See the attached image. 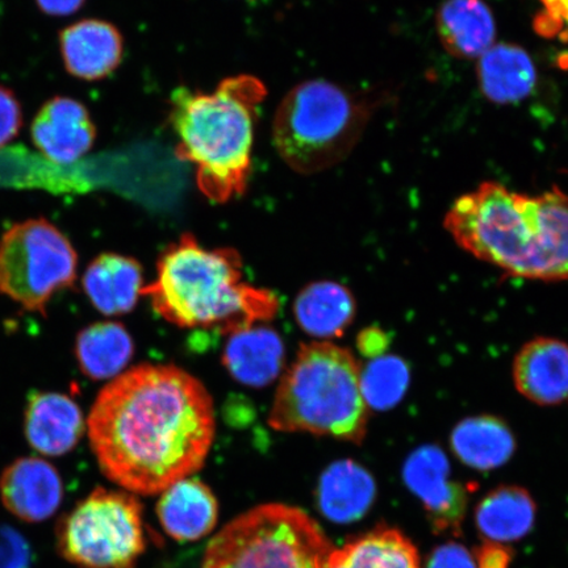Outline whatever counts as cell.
Instances as JSON below:
<instances>
[{
	"mask_svg": "<svg viewBox=\"0 0 568 568\" xmlns=\"http://www.w3.org/2000/svg\"><path fill=\"white\" fill-rule=\"evenodd\" d=\"M536 513V503L527 489L500 486L478 504L475 523L486 541L513 542L528 535L535 525Z\"/></svg>",
	"mask_w": 568,
	"mask_h": 568,
	"instance_id": "obj_25",
	"label": "cell"
},
{
	"mask_svg": "<svg viewBox=\"0 0 568 568\" xmlns=\"http://www.w3.org/2000/svg\"><path fill=\"white\" fill-rule=\"evenodd\" d=\"M253 75L226 78L213 92L178 88L170 98L176 153L195 166L199 190L215 203L244 195L252 174L255 119L266 97Z\"/></svg>",
	"mask_w": 568,
	"mask_h": 568,
	"instance_id": "obj_4",
	"label": "cell"
},
{
	"mask_svg": "<svg viewBox=\"0 0 568 568\" xmlns=\"http://www.w3.org/2000/svg\"><path fill=\"white\" fill-rule=\"evenodd\" d=\"M87 0H36L42 12L52 17H69L77 12Z\"/></svg>",
	"mask_w": 568,
	"mask_h": 568,
	"instance_id": "obj_34",
	"label": "cell"
},
{
	"mask_svg": "<svg viewBox=\"0 0 568 568\" xmlns=\"http://www.w3.org/2000/svg\"><path fill=\"white\" fill-rule=\"evenodd\" d=\"M388 336L378 328H368L361 333L357 344L359 351L371 358H378L385 354L388 346Z\"/></svg>",
	"mask_w": 568,
	"mask_h": 568,
	"instance_id": "obj_33",
	"label": "cell"
},
{
	"mask_svg": "<svg viewBox=\"0 0 568 568\" xmlns=\"http://www.w3.org/2000/svg\"><path fill=\"white\" fill-rule=\"evenodd\" d=\"M452 450L468 467L489 471L506 465L516 450V438L507 423L491 415L465 418L450 436Z\"/></svg>",
	"mask_w": 568,
	"mask_h": 568,
	"instance_id": "obj_22",
	"label": "cell"
},
{
	"mask_svg": "<svg viewBox=\"0 0 568 568\" xmlns=\"http://www.w3.org/2000/svg\"><path fill=\"white\" fill-rule=\"evenodd\" d=\"M60 49L69 74L83 81H99L122 62L124 40L109 21L84 19L61 31Z\"/></svg>",
	"mask_w": 568,
	"mask_h": 568,
	"instance_id": "obj_15",
	"label": "cell"
},
{
	"mask_svg": "<svg viewBox=\"0 0 568 568\" xmlns=\"http://www.w3.org/2000/svg\"><path fill=\"white\" fill-rule=\"evenodd\" d=\"M333 546L314 518L287 504H264L211 539L201 568H324Z\"/></svg>",
	"mask_w": 568,
	"mask_h": 568,
	"instance_id": "obj_7",
	"label": "cell"
},
{
	"mask_svg": "<svg viewBox=\"0 0 568 568\" xmlns=\"http://www.w3.org/2000/svg\"><path fill=\"white\" fill-rule=\"evenodd\" d=\"M78 254L47 219L13 224L0 237V294L21 308L45 315L54 295L74 286Z\"/></svg>",
	"mask_w": 568,
	"mask_h": 568,
	"instance_id": "obj_9",
	"label": "cell"
},
{
	"mask_svg": "<svg viewBox=\"0 0 568 568\" xmlns=\"http://www.w3.org/2000/svg\"><path fill=\"white\" fill-rule=\"evenodd\" d=\"M410 382L409 367L395 355L374 358L361 373V387L368 408L386 410L406 395Z\"/></svg>",
	"mask_w": 568,
	"mask_h": 568,
	"instance_id": "obj_27",
	"label": "cell"
},
{
	"mask_svg": "<svg viewBox=\"0 0 568 568\" xmlns=\"http://www.w3.org/2000/svg\"><path fill=\"white\" fill-rule=\"evenodd\" d=\"M57 546L83 568H132L146 549L142 504L131 493L97 488L62 517Z\"/></svg>",
	"mask_w": 568,
	"mask_h": 568,
	"instance_id": "obj_8",
	"label": "cell"
},
{
	"mask_svg": "<svg viewBox=\"0 0 568 568\" xmlns=\"http://www.w3.org/2000/svg\"><path fill=\"white\" fill-rule=\"evenodd\" d=\"M445 230L465 252L518 278L568 281V193H514L496 182L462 195Z\"/></svg>",
	"mask_w": 568,
	"mask_h": 568,
	"instance_id": "obj_2",
	"label": "cell"
},
{
	"mask_svg": "<svg viewBox=\"0 0 568 568\" xmlns=\"http://www.w3.org/2000/svg\"><path fill=\"white\" fill-rule=\"evenodd\" d=\"M403 479L422 501L433 530L459 535L471 493L465 483L453 478L442 449L426 445L412 453L403 467Z\"/></svg>",
	"mask_w": 568,
	"mask_h": 568,
	"instance_id": "obj_10",
	"label": "cell"
},
{
	"mask_svg": "<svg viewBox=\"0 0 568 568\" xmlns=\"http://www.w3.org/2000/svg\"><path fill=\"white\" fill-rule=\"evenodd\" d=\"M297 324L317 338L344 335L355 317L354 296L349 288L336 282H317L305 287L295 301Z\"/></svg>",
	"mask_w": 568,
	"mask_h": 568,
	"instance_id": "obj_24",
	"label": "cell"
},
{
	"mask_svg": "<svg viewBox=\"0 0 568 568\" xmlns=\"http://www.w3.org/2000/svg\"><path fill=\"white\" fill-rule=\"evenodd\" d=\"M153 308L181 328L233 335L270 322L280 310L272 291L245 282L233 248H204L186 233L161 255L155 280L142 287Z\"/></svg>",
	"mask_w": 568,
	"mask_h": 568,
	"instance_id": "obj_3",
	"label": "cell"
},
{
	"mask_svg": "<svg viewBox=\"0 0 568 568\" xmlns=\"http://www.w3.org/2000/svg\"><path fill=\"white\" fill-rule=\"evenodd\" d=\"M0 568H32L30 546L9 527L0 528Z\"/></svg>",
	"mask_w": 568,
	"mask_h": 568,
	"instance_id": "obj_28",
	"label": "cell"
},
{
	"mask_svg": "<svg viewBox=\"0 0 568 568\" xmlns=\"http://www.w3.org/2000/svg\"><path fill=\"white\" fill-rule=\"evenodd\" d=\"M324 568H422L416 546L400 530L379 527L332 549Z\"/></svg>",
	"mask_w": 568,
	"mask_h": 568,
	"instance_id": "obj_23",
	"label": "cell"
},
{
	"mask_svg": "<svg viewBox=\"0 0 568 568\" xmlns=\"http://www.w3.org/2000/svg\"><path fill=\"white\" fill-rule=\"evenodd\" d=\"M477 568H509L514 551L503 546V544L485 541L474 554Z\"/></svg>",
	"mask_w": 568,
	"mask_h": 568,
	"instance_id": "obj_32",
	"label": "cell"
},
{
	"mask_svg": "<svg viewBox=\"0 0 568 568\" xmlns=\"http://www.w3.org/2000/svg\"><path fill=\"white\" fill-rule=\"evenodd\" d=\"M367 119V104L338 84L303 82L283 98L276 110L274 146L294 172L316 174L351 153Z\"/></svg>",
	"mask_w": 568,
	"mask_h": 568,
	"instance_id": "obj_6",
	"label": "cell"
},
{
	"mask_svg": "<svg viewBox=\"0 0 568 568\" xmlns=\"http://www.w3.org/2000/svg\"><path fill=\"white\" fill-rule=\"evenodd\" d=\"M516 389L538 406H568V344L537 337L514 361Z\"/></svg>",
	"mask_w": 568,
	"mask_h": 568,
	"instance_id": "obj_14",
	"label": "cell"
},
{
	"mask_svg": "<svg viewBox=\"0 0 568 568\" xmlns=\"http://www.w3.org/2000/svg\"><path fill=\"white\" fill-rule=\"evenodd\" d=\"M134 345L122 324L95 323L78 333L75 358L81 372L92 381L116 378L130 364Z\"/></svg>",
	"mask_w": 568,
	"mask_h": 568,
	"instance_id": "obj_26",
	"label": "cell"
},
{
	"mask_svg": "<svg viewBox=\"0 0 568 568\" xmlns=\"http://www.w3.org/2000/svg\"><path fill=\"white\" fill-rule=\"evenodd\" d=\"M23 125V112L18 98L10 89L0 87V149L18 136Z\"/></svg>",
	"mask_w": 568,
	"mask_h": 568,
	"instance_id": "obj_29",
	"label": "cell"
},
{
	"mask_svg": "<svg viewBox=\"0 0 568 568\" xmlns=\"http://www.w3.org/2000/svg\"><path fill=\"white\" fill-rule=\"evenodd\" d=\"M316 497L320 510L331 521L351 524L371 510L376 497V483L357 462L338 460L320 477Z\"/></svg>",
	"mask_w": 568,
	"mask_h": 568,
	"instance_id": "obj_18",
	"label": "cell"
},
{
	"mask_svg": "<svg viewBox=\"0 0 568 568\" xmlns=\"http://www.w3.org/2000/svg\"><path fill=\"white\" fill-rule=\"evenodd\" d=\"M437 31L447 52L458 59H479L494 45L495 19L483 0H445Z\"/></svg>",
	"mask_w": 568,
	"mask_h": 568,
	"instance_id": "obj_20",
	"label": "cell"
},
{
	"mask_svg": "<svg viewBox=\"0 0 568 568\" xmlns=\"http://www.w3.org/2000/svg\"><path fill=\"white\" fill-rule=\"evenodd\" d=\"M483 94L496 104H514L531 94L537 83L535 62L514 44H494L478 59Z\"/></svg>",
	"mask_w": 568,
	"mask_h": 568,
	"instance_id": "obj_21",
	"label": "cell"
},
{
	"mask_svg": "<svg viewBox=\"0 0 568 568\" xmlns=\"http://www.w3.org/2000/svg\"><path fill=\"white\" fill-rule=\"evenodd\" d=\"M23 420L28 445L45 457L65 456L87 433V420L73 397L53 390L32 394Z\"/></svg>",
	"mask_w": 568,
	"mask_h": 568,
	"instance_id": "obj_13",
	"label": "cell"
},
{
	"mask_svg": "<svg viewBox=\"0 0 568 568\" xmlns=\"http://www.w3.org/2000/svg\"><path fill=\"white\" fill-rule=\"evenodd\" d=\"M0 497L13 516L26 523L51 518L63 499V483L57 468L38 457L13 460L0 477Z\"/></svg>",
	"mask_w": 568,
	"mask_h": 568,
	"instance_id": "obj_12",
	"label": "cell"
},
{
	"mask_svg": "<svg viewBox=\"0 0 568 568\" xmlns=\"http://www.w3.org/2000/svg\"><path fill=\"white\" fill-rule=\"evenodd\" d=\"M361 373L358 361L344 347L328 341L303 345L276 389L270 426L361 444L371 415Z\"/></svg>",
	"mask_w": 568,
	"mask_h": 568,
	"instance_id": "obj_5",
	"label": "cell"
},
{
	"mask_svg": "<svg viewBox=\"0 0 568 568\" xmlns=\"http://www.w3.org/2000/svg\"><path fill=\"white\" fill-rule=\"evenodd\" d=\"M426 568H477V565L465 546L449 542L432 552Z\"/></svg>",
	"mask_w": 568,
	"mask_h": 568,
	"instance_id": "obj_31",
	"label": "cell"
},
{
	"mask_svg": "<svg viewBox=\"0 0 568 568\" xmlns=\"http://www.w3.org/2000/svg\"><path fill=\"white\" fill-rule=\"evenodd\" d=\"M286 349L278 335L267 326L233 333L225 345L223 365L240 383L251 387H265L281 375Z\"/></svg>",
	"mask_w": 568,
	"mask_h": 568,
	"instance_id": "obj_17",
	"label": "cell"
},
{
	"mask_svg": "<svg viewBox=\"0 0 568 568\" xmlns=\"http://www.w3.org/2000/svg\"><path fill=\"white\" fill-rule=\"evenodd\" d=\"M31 136L45 159L57 165H71L91 151L97 130L81 102L54 97L36 113Z\"/></svg>",
	"mask_w": 568,
	"mask_h": 568,
	"instance_id": "obj_11",
	"label": "cell"
},
{
	"mask_svg": "<svg viewBox=\"0 0 568 568\" xmlns=\"http://www.w3.org/2000/svg\"><path fill=\"white\" fill-rule=\"evenodd\" d=\"M544 12L537 18V31L549 38L568 39V0H541Z\"/></svg>",
	"mask_w": 568,
	"mask_h": 568,
	"instance_id": "obj_30",
	"label": "cell"
},
{
	"mask_svg": "<svg viewBox=\"0 0 568 568\" xmlns=\"http://www.w3.org/2000/svg\"><path fill=\"white\" fill-rule=\"evenodd\" d=\"M158 516L163 530L175 541L193 542L215 529L219 503L207 485L186 478L162 493Z\"/></svg>",
	"mask_w": 568,
	"mask_h": 568,
	"instance_id": "obj_16",
	"label": "cell"
},
{
	"mask_svg": "<svg viewBox=\"0 0 568 568\" xmlns=\"http://www.w3.org/2000/svg\"><path fill=\"white\" fill-rule=\"evenodd\" d=\"M84 294L105 316L128 314L138 304L142 270L138 261L116 253H103L84 272Z\"/></svg>",
	"mask_w": 568,
	"mask_h": 568,
	"instance_id": "obj_19",
	"label": "cell"
},
{
	"mask_svg": "<svg viewBox=\"0 0 568 568\" xmlns=\"http://www.w3.org/2000/svg\"><path fill=\"white\" fill-rule=\"evenodd\" d=\"M87 432L106 479L131 494H162L203 467L215 408L203 383L182 368L141 365L98 394Z\"/></svg>",
	"mask_w": 568,
	"mask_h": 568,
	"instance_id": "obj_1",
	"label": "cell"
}]
</instances>
